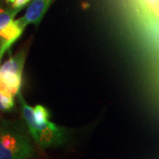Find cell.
Returning <instances> with one entry per match:
<instances>
[{
	"mask_svg": "<svg viewBox=\"0 0 159 159\" xmlns=\"http://www.w3.org/2000/svg\"><path fill=\"white\" fill-rule=\"evenodd\" d=\"M17 96L30 134L40 148L47 149L63 144L66 139V130L65 128L49 121L43 124H38L35 119L33 108L26 102L21 91Z\"/></svg>",
	"mask_w": 159,
	"mask_h": 159,
	"instance_id": "6da1fadb",
	"label": "cell"
},
{
	"mask_svg": "<svg viewBox=\"0 0 159 159\" xmlns=\"http://www.w3.org/2000/svg\"><path fill=\"white\" fill-rule=\"evenodd\" d=\"M34 148L25 133L15 125L0 128V159H30Z\"/></svg>",
	"mask_w": 159,
	"mask_h": 159,
	"instance_id": "7a4b0ae2",
	"label": "cell"
},
{
	"mask_svg": "<svg viewBox=\"0 0 159 159\" xmlns=\"http://www.w3.org/2000/svg\"><path fill=\"white\" fill-rule=\"evenodd\" d=\"M26 52L20 51L0 66V89L16 96L20 92Z\"/></svg>",
	"mask_w": 159,
	"mask_h": 159,
	"instance_id": "3957f363",
	"label": "cell"
},
{
	"mask_svg": "<svg viewBox=\"0 0 159 159\" xmlns=\"http://www.w3.org/2000/svg\"><path fill=\"white\" fill-rule=\"evenodd\" d=\"M19 9L0 8V38L2 39L1 47L7 50L21 35L24 30L17 23L14 17Z\"/></svg>",
	"mask_w": 159,
	"mask_h": 159,
	"instance_id": "277c9868",
	"label": "cell"
},
{
	"mask_svg": "<svg viewBox=\"0 0 159 159\" xmlns=\"http://www.w3.org/2000/svg\"><path fill=\"white\" fill-rule=\"evenodd\" d=\"M52 2L53 0H31L25 16L17 19V23L23 30L30 24L38 26Z\"/></svg>",
	"mask_w": 159,
	"mask_h": 159,
	"instance_id": "5b68a950",
	"label": "cell"
},
{
	"mask_svg": "<svg viewBox=\"0 0 159 159\" xmlns=\"http://www.w3.org/2000/svg\"><path fill=\"white\" fill-rule=\"evenodd\" d=\"M8 91L0 89V110L11 111L14 107V99Z\"/></svg>",
	"mask_w": 159,
	"mask_h": 159,
	"instance_id": "8992f818",
	"label": "cell"
},
{
	"mask_svg": "<svg viewBox=\"0 0 159 159\" xmlns=\"http://www.w3.org/2000/svg\"><path fill=\"white\" fill-rule=\"evenodd\" d=\"M33 111H34L35 119L38 124H43L49 121L50 114L44 106L41 105H37L33 108Z\"/></svg>",
	"mask_w": 159,
	"mask_h": 159,
	"instance_id": "52a82bcc",
	"label": "cell"
},
{
	"mask_svg": "<svg viewBox=\"0 0 159 159\" xmlns=\"http://www.w3.org/2000/svg\"><path fill=\"white\" fill-rule=\"evenodd\" d=\"M7 3H11L12 8L21 10L25 6L29 4L31 0H6Z\"/></svg>",
	"mask_w": 159,
	"mask_h": 159,
	"instance_id": "ba28073f",
	"label": "cell"
},
{
	"mask_svg": "<svg viewBox=\"0 0 159 159\" xmlns=\"http://www.w3.org/2000/svg\"><path fill=\"white\" fill-rule=\"evenodd\" d=\"M149 2H151L152 4H154V5H156L159 2V0H149Z\"/></svg>",
	"mask_w": 159,
	"mask_h": 159,
	"instance_id": "9c48e42d",
	"label": "cell"
},
{
	"mask_svg": "<svg viewBox=\"0 0 159 159\" xmlns=\"http://www.w3.org/2000/svg\"><path fill=\"white\" fill-rule=\"evenodd\" d=\"M1 116H1V114H0V118H1Z\"/></svg>",
	"mask_w": 159,
	"mask_h": 159,
	"instance_id": "30bf717a",
	"label": "cell"
}]
</instances>
